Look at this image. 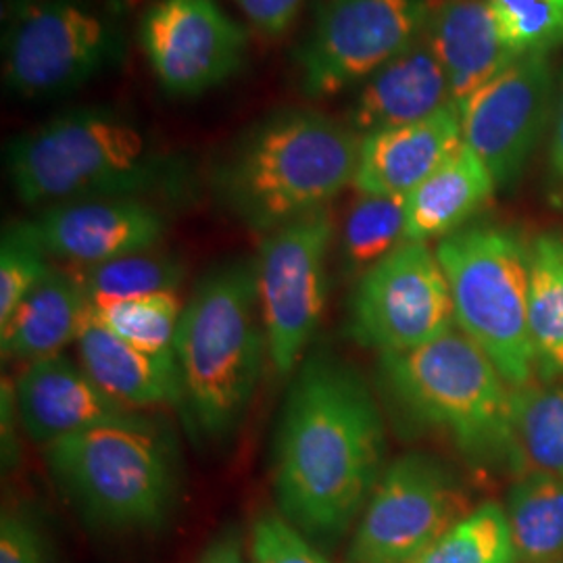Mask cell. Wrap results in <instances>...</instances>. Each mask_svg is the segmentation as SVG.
<instances>
[{
    "mask_svg": "<svg viewBox=\"0 0 563 563\" xmlns=\"http://www.w3.org/2000/svg\"><path fill=\"white\" fill-rule=\"evenodd\" d=\"M505 46L516 55L563 46V0H486Z\"/></svg>",
    "mask_w": 563,
    "mask_h": 563,
    "instance_id": "cell-30",
    "label": "cell"
},
{
    "mask_svg": "<svg viewBox=\"0 0 563 563\" xmlns=\"http://www.w3.org/2000/svg\"><path fill=\"white\" fill-rule=\"evenodd\" d=\"M351 334L386 353H407L455 330L451 286L437 251L405 241L357 280Z\"/></svg>",
    "mask_w": 563,
    "mask_h": 563,
    "instance_id": "cell-11",
    "label": "cell"
},
{
    "mask_svg": "<svg viewBox=\"0 0 563 563\" xmlns=\"http://www.w3.org/2000/svg\"><path fill=\"white\" fill-rule=\"evenodd\" d=\"M0 563H55V549L36 514L7 507L0 518Z\"/></svg>",
    "mask_w": 563,
    "mask_h": 563,
    "instance_id": "cell-33",
    "label": "cell"
},
{
    "mask_svg": "<svg viewBox=\"0 0 563 563\" xmlns=\"http://www.w3.org/2000/svg\"><path fill=\"white\" fill-rule=\"evenodd\" d=\"M504 507L484 504L453 523L413 563H516Z\"/></svg>",
    "mask_w": 563,
    "mask_h": 563,
    "instance_id": "cell-29",
    "label": "cell"
},
{
    "mask_svg": "<svg viewBox=\"0 0 563 563\" xmlns=\"http://www.w3.org/2000/svg\"><path fill=\"white\" fill-rule=\"evenodd\" d=\"M180 299L176 292H155L136 299L92 307V318L121 339L153 355H176L174 344L180 325Z\"/></svg>",
    "mask_w": 563,
    "mask_h": 563,
    "instance_id": "cell-28",
    "label": "cell"
},
{
    "mask_svg": "<svg viewBox=\"0 0 563 563\" xmlns=\"http://www.w3.org/2000/svg\"><path fill=\"white\" fill-rule=\"evenodd\" d=\"M511 463L563 478V383L514 388Z\"/></svg>",
    "mask_w": 563,
    "mask_h": 563,
    "instance_id": "cell-24",
    "label": "cell"
},
{
    "mask_svg": "<svg viewBox=\"0 0 563 563\" xmlns=\"http://www.w3.org/2000/svg\"><path fill=\"white\" fill-rule=\"evenodd\" d=\"M141 46L165 92L197 97L241 71L249 32L218 0H157L142 15Z\"/></svg>",
    "mask_w": 563,
    "mask_h": 563,
    "instance_id": "cell-14",
    "label": "cell"
},
{
    "mask_svg": "<svg viewBox=\"0 0 563 563\" xmlns=\"http://www.w3.org/2000/svg\"><path fill=\"white\" fill-rule=\"evenodd\" d=\"M555 69L549 53L514 60L460 104L463 144L484 163L497 188H509L543 141L555 111Z\"/></svg>",
    "mask_w": 563,
    "mask_h": 563,
    "instance_id": "cell-13",
    "label": "cell"
},
{
    "mask_svg": "<svg viewBox=\"0 0 563 563\" xmlns=\"http://www.w3.org/2000/svg\"><path fill=\"white\" fill-rule=\"evenodd\" d=\"M51 476L81 516L102 530H157L176 504L172 441L139 413L44 446Z\"/></svg>",
    "mask_w": 563,
    "mask_h": 563,
    "instance_id": "cell-5",
    "label": "cell"
},
{
    "mask_svg": "<svg viewBox=\"0 0 563 563\" xmlns=\"http://www.w3.org/2000/svg\"><path fill=\"white\" fill-rule=\"evenodd\" d=\"M13 390L21 428L42 446L136 413L111 399L81 363L63 353L27 363Z\"/></svg>",
    "mask_w": 563,
    "mask_h": 563,
    "instance_id": "cell-16",
    "label": "cell"
},
{
    "mask_svg": "<svg viewBox=\"0 0 563 563\" xmlns=\"http://www.w3.org/2000/svg\"><path fill=\"white\" fill-rule=\"evenodd\" d=\"M451 86L426 32L355 88L346 123L360 136L422 121L453 104Z\"/></svg>",
    "mask_w": 563,
    "mask_h": 563,
    "instance_id": "cell-18",
    "label": "cell"
},
{
    "mask_svg": "<svg viewBox=\"0 0 563 563\" xmlns=\"http://www.w3.org/2000/svg\"><path fill=\"white\" fill-rule=\"evenodd\" d=\"M505 514L518 562L563 560V478L549 474L523 476L509 490Z\"/></svg>",
    "mask_w": 563,
    "mask_h": 563,
    "instance_id": "cell-25",
    "label": "cell"
},
{
    "mask_svg": "<svg viewBox=\"0 0 563 563\" xmlns=\"http://www.w3.org/2000/svg\"><path fill=\"white\" fill-rule=\"evenodd\" d=\"M462 146V113L453 102L426 120L363 136L353 186L360 195L409 197Z\"/></svg>",
    "mask_w": 563,
    "mask_h": 563,
    "instance_id": "cell-17",
    "label": "cell"
},
{
    "mask_svg": "<svg viewBox=\"0 0 563 563\" xmlns=\"http://www.w3.org/2000/svg\"><path fill=\"white\" fill-rule=\"evenodd\" d=\"M234 4L260 36L278 41L299 18L305 0H234Z\"/></svg>",
    "mask_w": 563,
    "mask_h": 563,
    "instance_id": "cell-34",
    "label": "cell"
},
{
    "mask_svg": "<svg viewBox=\"0 0 563 563\" xmlns=\"http://www.w3.org/2000/svg\"><path fill=\"white\" fill-rule=\"evenodd\" d=\"M380 362L384 383L411 420L443 432L470 462H511L514 388L463 332Z\"/></svg>",
    "mask_w": 563,
    "mask_h": 563,
    "instance_id": "cell-6",
    "label": "cell"
},
{
    "mask_svg": "<svg viewBox=\"0 0 563 563\" xmlns=\"http://www.w3.org/2000/svg\"><path fill=\"white\" fill-rule=\"evenodd\" d=\"M74 274L90 305L97 307L155 292H176L184 282L186 269L180 260L153 249L99 265L76 267Z\"/></svg>",
    "mask_w": 563,
    "mask_h": 563,
    "instance_id": "cell-27",
    "label": "cell"
},
{
    "mask_svg": "<svg viewBox=\"0 0 563 563\" xmlns=\"http://www.w3.org/2000/svg\"><path fill=\"white\" fill-rule=\"evenodd\" d=\"M549 167L553 178L563 184V71L560 88L555 97L553 111V128H551V144H549Z\"/></svg>",
    "mask_w": 563,
    "mask_h": 563,
    "instance_id": "cell-36",
    "label": "cell"
},
{
    "mask_svg": "<svg viewBox=\"0 0 563 563\" xmlns=\"http://www.w3.org/2000/svg\"><path fill=\"white\" fill-rule=\"evenodd\" d=\"M497 184L484 163L462 148L409 197H405V241L444 239L465 228L490 197Z\"/></svg>",
    "mask_w": 563,
    "mask_h": 563,
    "instance_id": "cell-22",
    "label": "cell"
},
{
    "mask_svg": "<svg viewBox=\"0 0 563 563\" xmlns=\"http://www.w3.org/2000/svg\"><path fill=\"white\" fill-rule=\"evenodd\" d=\"M53 260L44 253L27 223H13L0 242V323L18 309L30 290L46 276Z\"/></svg>",
    "mask_w": 563,
    "mask_h": 563,
    "instance_id": "cell-31",
    "label": "cell"
},
{
    "mask_svg": "<svg viewBox=\"0 0 563 563\" xmlns=\"http://www.w3.org/2000/svg\"><path fill=\"white\" fill-rule=\"evenodd\" d=\"M334 239L336 223L330 207L263 236L255 260L257 292L269 362L280 376L299 369L322 322L325 263Z\"/></svg>",
    "mask_w": 563,
    "mask_h": 563,
    "instance_id": "cell-10",
    "label": "cell"
},
{
    "mask_svg": "<svg viewBox=\"0 0 563 563\" xmlns=\"http://www.w3.org/2000/svg\"><path fill=\"white\" fill-rule=\"evenodd\" d=\"M384 423L362 376L328 355L299 365L274 451L278 514L309 541L334 543L383 476Z\"/></svg>",
    "mask_w": 563,
    "mask_h": 563,
    "instance_id": "cell-1",
    "label": "cell"
},
{
    "mask_svg": "<svg viewBox=\"0 0 563 563\" xmlns=\"http://www.w3.org/2000/svg\"><path fill=\"white\" fill-rule=\"evenodd\" d=\"M437 0H322L297 51L302 95L323 101L360 88L426 32Z\"/></svg>",
    "mask_w": 563,
    "mask_h": 563,
    "instance_id": "cell-9",
    "label": "cell"
},
{
    "mask_svg": "<svg viewBox=\"0 0 563 563\" xmlns=\"http://www.w3.org/2000/svg\"><path fill=\"white\" fill-rule=\"evenodd\" d=\"M405 242V197L360 195L342 223L339 255L342 272L351 278L383 262Z\"/></svg>",
    "mask_w": 563,
    "mask_h": 563,
    "instance_id": "cell-26",
    "label": "cell"
},
{
    "mask_svg": "<svg viewBox=\"0 0 563 563\" xmlns=\"http://www.w3.org/2000/svg\"><path fill=\"white\" fill-rule=\"evenodd\" d=\"M7 176L27 207L144 199L176 180L178 165L136 123L109 109H74L7 144Z\"/></svg>",
    "mask_w": 563,
    "mask_h": 563,
    "instance_id": "cell-4",
    "label": "cell"
},
{
    "mask_svg": "<svg viewBox=\"0 0 563 563\" xmlns=\"http://www.w3.org/2000/svg\"><path fill=\"white\" fill-rule=\"evenodd\" d=\"M462 493L443 463L411 453L384 470L349 544V563H413L462 520Z\"/></svg>",
    "mask_w": 563,
    "mask_h": 563,
    "instance_id": "cell-12",
    "label": "cell"
},
{
    "mask_svg": "<svg viewBox=\"0 0 563 563\" xmlns=\"http://www.w3.org/2000/svg\"><path fill=\"white\" fill-rule=\"evenodd\" d=\"M455 323L481 346L511 388L530 384V246L501 225L474 223L439 241Z\"/></svg>",
    "mask_w": 563,
    "mask_h": 563,
    "instance_id": "cell-7",
    "label": "cell"
},
{
    "mask_svg": "<svg viewBox=\"0 0 563 563\" xmlns=\"http://www.w3.org/2000/svg\"><path fill=\"white\" fill-rule=\"evenodd\" d=\"M253 563H330L282 514H262L249 534Z\"/></svg>",
    "mask_w": 563,
    "mask_h": 563,
    "instance_id": "cell-32",
    "label": "cell"
},
{
    "mask_svg": "<svg viewBox=\"0 0 563 563\" xmlns=\"http://www.w3.org/2000/svg\"><path fill=\"white\" fill-rule=\"evenodd\" d=\"M27 228L51 260L88 267L157 249L162 211L144 199H86L44 207Z\"/></svg>",
    "mask_w": 563,
    "mask_h": 563,
    "instance_id": "cell-15",
    "label": "cell"
},
{
    "mask_svg": "<svg viewBox=\"0 0 563 563\" xmlns=\"http://www.w3.org/2000/svg\"><path fill=\"white\" fill-rule=\"evenodd\" d=\"M426 38L457 104L518 59L505 46L486 0H437L426 23Z\"/></svg>",
    "mask_w": 563,
    "mask_h": 563,
    "instance_id": "cell-19",
    "label": "cell"
},
{
    "mask_svg": "<svg viewBox=\"0 0 563 563\" xmlns=\"http://www.w3.org/2000/svg\"><path fill=\"white\" fill-rule=\"evenodd\" d=\"M90 311L92 305L76 274L53 263L9 320L0 323L2 357L32 363L59 355L78 342Z\"/></svg>",
    "mask_w": 563,
    "mask_h": 563,
    "instance_id": "cell-20",
    "label": "cell"
},
{
    "mask_svg": "<svg viewBox=\"0 0 563 563\" xmlns=\"http://www.w3.org/2000/svg\"><path fill=\"white\" fill-rule=\"evenodd\" d=\"M195 563H253L249 537H244L236 523L223 526L222 530L205 544Z\"/></svg>",
    "mask_w": 563,
    "mask_h": 563,
    "instance_id": "cell-35",
    "label": "cell"
},
{
    "mask_svg": "<svg viewBox=\"0 0 563 563\" xmlns=\"http://www.w3.org/2000/svg\"><path fill=\"white\" fill-rule=\"evenodd\" d=\"M78 357L86 374L128 409L181 407L176 355H153L121 341L92 318V311L78 336Z\"/></svg>",
    "mask_w": 563,
    "mask_h": 563,
    "instance_id": "cell-21",
    "label": "cell"
},
{
    "mask_svg": "<svg viewBox=\"0 0 563 563\" xmlns=\"http://www.w3.org/2000/svg\"><path fill=\"white\" fill-rule=\"evenodd\" d=\"M120 55V27L88 0H4L2 81L15 97L78 90Z\"/></svg>",
    "mask_w": 563,
    "mask_h": 563,
    "instance_id": "cell-8",
    "label": "cell"
},
{
    "mask_svg": "<svg viewBox=\"0 0 563 563\" xmlns=\"http://www.w3.org/2000/svg\"><path fill=\"white\" fill-rule=\"evenodd\" d=\"M528 323L534 367L544 383H563V236L541 234L530 244Z\"/></svg>",
    "mask_w": 563,
    "mask_h": 563,
    "instance_id": "cell-23",
    "label": "cell"
},
{
    "mask_svg": "<svg viewBox=\"0 0 563 563\" xmlns=\"http://www.w3.org/2000/svg\"><path fill=\"white\" fill-rule=\"evenodd\" d=\"M174 353L190 428L211 443L230 439L269 357L255 262L222 263L202 276L181 309Z\"/></svg>",
    "mask_w": 563,
    "mask_h": 563,
    "instance_id": "cell-3",
    "label": "cell"
},
{
    "mask_svg": "<svg viewBox=\"0 0 563 563\" xmlns=\"http://www.w3.org/2000/svg\"><path fill=\"white\" fill-rule=\"evenodd\" d=\"M362 136L320 111L288 109L255 123L216 167L225 209L263 236L330 207L353 186Z\"/></svg>",
    "mask_w": 563,
    "mask_h": 563,
    "instance_id": "cell-2",
    "label": "cell"
}]
</instances>
